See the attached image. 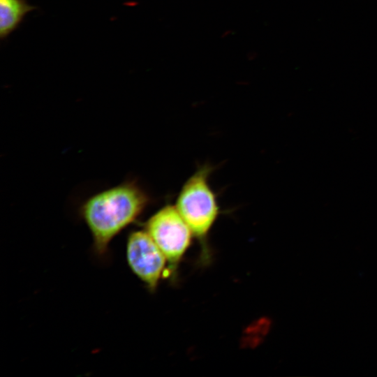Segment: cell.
I'll use <instances>...</instances> for the list:
<instances>
[{
    "instance_id": "cell-1",
    "label": "cell",
    "mask_w": 377,
    "mask_h": 377,
    "mask_svg": "<svg viewBox=\"0 0 377 377\" xmlns=\"http://www.w3.org/2000/svg\"><path fill=\"white\" fill-rule=\"evenodd\" d=\"M151 202L149 194L134 180H127L89 198L80 209L94 248L104 255L112 239L133 223Z\"/></svg>"
},
{
    "instance_id": "cell-4",
    "label": "cell",
    "mask_w": 377,
    "mask_h": 377,
    "mask_svg": "<svg viewBox=\"0 0 377 377\" xmlns=\"http://www.w3.org/2000/svg\"><path fill=\"white\" fill-rule=\"evenodd\" d=\"M126 258L134 274L150 290H154L162 276L167 259L145 230L135 231L129 235Z\"/></svg>"
},
{
    "instance_id": "cell-5",
    "label": "cell",
    "mask_w": 377,
    "mask_h": 377,
    "mask_svg": "<svg viewBox=\"0 0 377 377\" xmlns=\"http://www.w3.org/2000/svg\"><path fill=\"white\" fill-rule=\"evenodd\" d=\"M34 7L27 0H0V37L6 38L15 31Z\"/></svg>"
},
{
    "instance_id": "cell-2",
    "label": "cell",
    "mask_w": 377,
    "mask_h": 377,
    "mask_svg": "<svg viewBox=\"0 0 377 377\" xmlns=\"http://www.w3.org/2000/svg\"><path fill=\"white\" fill-rule=\"evenodd\" d=\"M212 168L204 165L184 182L175 207L191 229L193 235L204 237L216 220L219 207L209 184Z\"/></svg>"
},
{
    "instance_id": "cell-3",
    "label": "cell",
    "mask_w": 377,
    "mask_h": 377,
    "mask_svg": "<svg viewBox=\"0 0 377 377\" xmlns=\"http://www.w3.org/2000/svg\"><path fill=\"white\" fill-rule=\"evenodd\" d=\"M145 231L165 255L175 265L188 247L193 233L175 205H167L145 223Z\"/></svg>"
}]
</instances>
